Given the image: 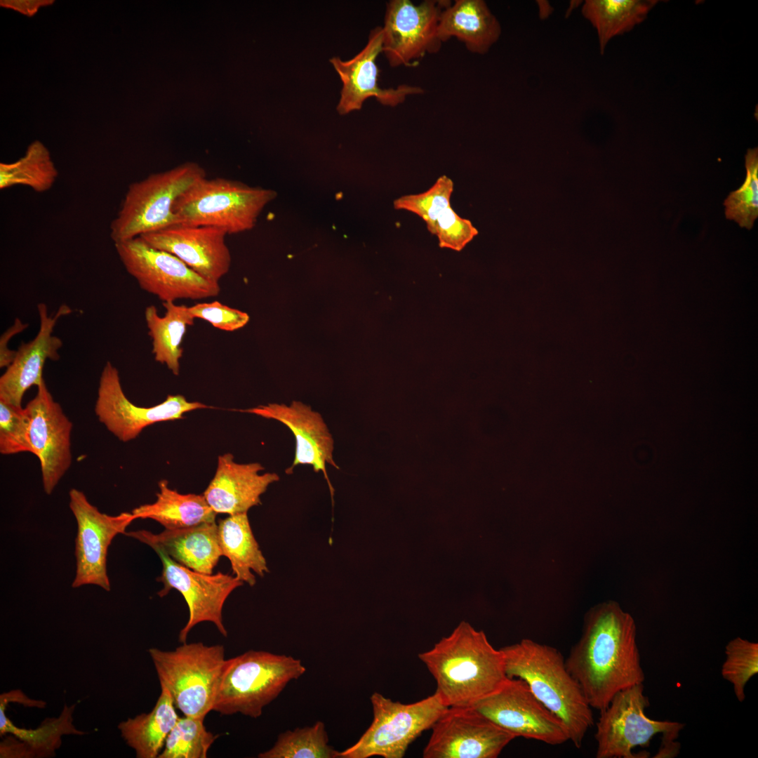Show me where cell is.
I'll list each match as a JSON object with an SVG mask.
<instances>
[{
	"instance_id": "2",
	"label": "cell",
	"mask_w": 758,
	"mask_h": 758,
	"mask_svg": "<svg viewBox=\"0 0 758 758\" xmlns=\"http://www.w3.org/2000/svg\"><path fill=\"white\" fill-rule=\"evenodd\" d=\"M436 681V692L448 707L474 706L507 681L500 649L485 633L461 622L447 637L418 654Z\"/></svg>"
},
{
	"instance_id": "27",
	"label": "cell",
	"mask_w": 758,
	"mask_h": 758,
	"mask_svg": "<svg viewBox=\"0 0 758 758\" xmlns=\"http://www.w3.org/2000/svg\"><path fill=\"white\" fill-rule=\"evenodd\" d=\"M157 500L135 508V519H151L165 529H177L215 521V513L204 495L182 494L169 488L166 480L159 482Z\"/></svg>"
},
{
	"instance_id": "34",
	"label": "cell",
	"mask_w": 758,
	"mask_h": 758,
	"mask_svg": "<svg viewBox=\"0 0 758 758\" xmlns=\"http://www.w3.org/2000/svg\"><path fill=\"white\" fill-rule=\"evenodd\" d=\"M746 176L743 185L724 201L725 215L740 227L751 230L758 217V149H748L745 155Z\"/></svg>"
},
{
	"instance_id": "32",
	"label": "cell",
	"mask_w": 758,
	"mask_h": 758,
	"mask_svg": "<svg viewBox=\"0 0 758 758\" xmlns=\"http://www.w3.org/2000/svg\"><path fill=\"white\" fill-rule=\"evenodd\" d=\"M259 758H337V750L328 745L325 724L317 721L311 726L288 730L278 736L270 749Z\"/></svg>"
},
{
	"instance_id": "23",
	"label": "cell",
	"mask_w": 758,
	"mask_h": 758,
	"mask_svg": "<svg viewBox=\"0 0 758 758\" xmlns=\"http://www.w3.org/2000/svg\"><path fill=\"white\" fill-rule=\"evenodd\" d=\"M124 535L161 550L176 563L197 572L212 574L222 553L219 545L215 521L159 533L146 530L126 532Z\"/></svg>"
},
{
	"instance_id": "33",
	"label": "cell",
	"mask_w": 758,
	"mask_h": 758,
	"mask_svg": "<svg viewBox=\"0 0 758 758\" xmlns=\"http://www.w3.org/2000/svg\"><path fill=\"white\" fill-rule=\"evenodd\" d=\"M203 719L179 717L168 733L159 758H206L219 735L207 731Z\"/></svg>"
},
{
	"instance_id": "8",
	"label": "cell",
	"mask_w": 758,
	"mask_h": 758,
	"mask_svg": "<svg viewBox=\"0 0 758 758\" xmlns=\"http://www.w3.org/2000/svg\"><path fill=\"white\" fill-rule=\"evenodd\" d=\"M276 196L272 190L205 177L180 195L173 211L178 224L211 226L227 234H237L251 230L264 207Z\"/></svg>"
},
{
	"instance_id": "16",
	"label": "cell",
	"mask_w": 758,
	"mask_h": 758,
	"mask_svg": "<svg viewBox=\"0 0 758 758\" xmlns=\"http://www.w3.org/2000/svg\"><path fill=\"white\" fill-rule=\"evenodd\" d=\"M162 562V572L157 581L163 583L158 595L163 597L172 589L183 596L189 609V619L180 630L178 640L186 642L190 630L198 623L211 622L225 637L227 632L223 623L224 604L234 590L244 583L235 576L218 572L205 574L185 567L171 559L161 550H155Z\"/></svg>"
},
{
	"instance_id": "31",
	"label": "cell",
	"mask_w": 758,
	"mask_h": 758,
	"mask_svg": "<svg viewBox=\"0 0 758 758\" xmlns=\"http://www.w3.org/2000/svg\"><path fill=\"white\" fill-rule=\"evenodd\" d=\"M74 705H66L58 718L48 719L36 729L18 728L6 715V707L0 706V734L10 733L22 740L29 757H45L55 754L61 745V736L65 734L82 735L84 733L75 729L72 714Z\"/></svg>"
},
{
	"instance_id": "14",
	"label": "cell",
	"mask_w": 758,
	"mask_h": 758,
	"mask_svg": "<svg viewBox=\"0 0 758 758\" xmlns=\"http://www.w3.org/2000/svg\"><path fill=\"white\" fill-rule=\"evenodd\" d=\"M205 408L208 406L200 402L188 401L180 394L168 395L156 406H138L126 396L119 371L108 361L99 379L95 413L109 432L119 440L127 442L135 439L149 425L180 419L185 413Z\"/></svg>"
},
{
	"instance_id": "35",
	"label": "cell",
	"mask_w": 758,
	"mask_h": 758,
	"mask_svg": "<svg viewBox=\"0 0 758 758\" xmlns=\"http://www.w3.org/2000/svg\"><path fill=\"white\" fill-rule=\"evenodd\" d=\"M725 655L721 674L732 684L738 700L743 702L747 683L758 672V644L736 637L726 644Z\"/></svg>"
},
{
	"instance_id": "1",
	"label": "cell",
	"mask_w": 758,
	"mask_h": 758,
	"mask_svg": "<svg viewBox=\"0 0 758 758\" xmlns=\"http://www.w3.org/2000/svg\"><path fill=\"white\" fill-rule=\"evenodd\" d=\"M592 708H606L619 691L645 679L632 616L613 601L585 614L582 634L565 659Z\"/></svg>"
},
{
	"instance_id": "37",
	"label": "cell",
	"mask_w": 758,
	"mask_h": 758,
	"mask_svg": "<svg viewBox=\"0 0 758 758\" xmlns=\"http://www.w3.org/2000/svg\"><path fill=\"white\" fill-rule=\"evenodd\" d=\"M29 425V415L25 408L0 400V453L3 455L32 453Z\"/></svg>"
},
{
	"instance_id": "20",
	"label": "cell",
	"mask_w": 758,
	"mask_h": 758,
	"mask_svg": "<svg viewBox=\"0 0 758 758\" xmlns=\"http://www.w3.org/2000/svg\"><path fill=\"white\" fill-rule=\"evenodd\" d=\"M37 311L38 333L32 340L21 343L13 362L0 378V400L15 406H22L23 396L29 388L37 387L44 381L43 371L46 361L60 359L58 351L63 343L53 331L58 320L69 314L72 309L62 304L50 314L47 305L40 302Z\"/></svg>"
},
{
	"instance_id": "18",
	"label": "cell",
	"mask_w": 758,
	"mask_h": 758,
	"mask_svg": "<svg viewBox=\"0 0 758 758\" xmlns=\"http://www.w3.org/2000/svg\"><path fill=\"white\" fill-rule=\"evenodd\" d=\"M382 46V27L378 26L370 32L367 44L354 58L346 61L338 57L330 59L343 84L336 107L340 114L359 110L370 98H375L383 105L395 107L410 95L423 93V89L416 86L403 84L388 88L380 86L376 60L383 53Z\"/></svg>"
},
{
	"instance_id": "24",
	"label": "cell",
	"mask_w": 758,
	"mask_h": 758,
	"mask_svg": "<svg viewBox=\"0 0 758 758\" xmlns=\"http://www.w3.org/2000/svg\"><path fill=\"white\" fill-rule=\"evenodd\" d=\"M439 36L446 42L456 38L470 52L484 55L498 41L502 28L484 0H456L441 13Z\"/></svg>"
},
{
	"instance_id": "29",
	"label": "cell",
	"mask_w": 758,
	"mask_h": 758,
	"mask_svg": "<svg viewBox=\"0 0 758 758\" xmlns=\"http://www.w3.org/2000/svg\"><path fill=\"white\" fill-rule=\"evenodd\" d=\"M656 0H586L582 14L596 29L601 54L609 41L642 22Z\"/></svg>"
},
{
	"instance_id": "41",
	"label": "cell",
	"mask_w": 758,
	"mask_h": 758,
	"mask_svg": "<svg viewBox=\"0 0 758 758\" xmlns=\"http://www.w3.org/2000/svg\"><path fill=\"white\" fill-rule=\"evenodd\" d=\"M53 1H1V5L16 10L26 15H33L41 6L52 4Z\"/></svg>"
},
{
	"instance_id": "5",
	"label": "cell",
	"mask_w": 758,
	"mask_h": 758,
	"mask_svg": "<svg viewBox=\"0 0 758 758\" xmlns=\"http://www.w3.org/2000/svg\"><path fill=\"white\" fill-rule=\"evenodd\" d=\"M649 700L643 684L617 693L608 706L600 711L595 740L597 758H646L647 752H632L636 747L649 746L653 737L661 733L662 743L655 757L676 756L680 745L674 741L684 724L651 719L645 714Z\"/></svg>"
},
{
	"instance_id": "17",
	"label": "cell",
	"mask_w": 758,
	"mask_h": 758,
	"mask_svg": "<svg viewBox=\"0 0 758 758\" xmlns=\"http://www.w3.org/2000/svg\"><path fill=\"white\" fill-rule=\"evenodd\" d=\"M25 408L30 420L32 453L41 466L43 488L51 495L72 462V423L53 397L45 381L37 387Z\"/></svg>"
},
{
	"instance_id": "25",
	"label": "cell",
	"mask_w": 758,
	"mask_h": 758,
	"mask_svg": "<svg viewBox=\"0 0 758 758\" xmlns=\"http://www.w3.org/2000/svg\"><path fill=\"white\" fill-rule=\"evenodd\" d=\"M218 536L222 556L230 560L234 576L238 580L253 586L256 579L252 571L261 577L269 572L247 512L230 514L219 520Z\"/></svg>"
},
{
	"instance_id": "6",
	"label": "cell",
	"mask_w": 758,
	"mask_h": 758,
	"mask_svg": "<svg viewBox=\"0 0 758 758\" xmlns=\"http://www.w3.org/2000/svg\"><path fill=\"white\" fill-rule=\"evenodd\" d=\"M205 177L200 165L187 161L132 182L110 224L112 240L116 244L178 224L176 201Z\"/></svg>"
},
{
	"instance_id": "13",
	"label": "cell",
	"mask_w": 758,
	"mask_h": 758,
	"mask_svg": "<svg viewBox=\"0 0 758 758\" xmlns=\"http://www.w3.org/2000/svg\"><path fill=\"white\" fill-rule=\"evenodd\" d=\"M69 508L77 523L76 573L72 586L77 588L94 585L110 591L107 572L108 548L115 536L124 534L136 519L132 512L115 516L102 513L83 491L77 488L69 491Z\"/></svg>"
},
{
	"instance_id": "7",
	"label": "cell",
	"mask_w": 758,
	"mask_h": 758,
	"mask_svg": "<svg viewBox=\"0 0 758 758\" xmlns=\"http://www.w3.org/2000/svg\"><path fill=\"white\" fill-rule=\"evenodd\" d=\"M160 686L185 716L204 719L213 710L226 662L222 645L183 643L173 651L150 648Z\"/></svg>"
},
{
	"instance_id": "4",
	"label": "cell",
	"mask_w": 758,
	"mask_h": 758,
	"mask_svg": "<svg viewBox=\"0 0 758 758\" xmlns=\"http://www.w3.org/2000/svg\"><path fill=\"white\" fill-rule=\"evenodd\" d=\"M306 672L300 659L265 651L249 650L226 660L213 711L259 717L287 684Z\"/></svg>"
},
{
	"instance_id": "28",
	"label": "cell",
	"mask_w": 758,
	"mask_h": 758,
	"mask_svg": "<svg viewBox=\"0 0 758 758\" xmlns=\"http://www.w3.org/2000/svg\"><path fill=\"white\" fill-rule=\"evenodd\" d=\"M163 306L166 310L164 316L159 314L155 306L147 307L145 319L155 361L166 365L175 375H178L183 352L181 343L187 328L194 324L195 318L185 305L169 302H163Z\"/></svg>"
},
{
	"instance_id": "19",
	"label": "cell",
	"mask_w": 758,
	"mask_h": 758,
	"mask_svg": "<svg viewBox=\"0 0 758 758\" xmlns=\"http://www.w3.org/2000/svg\"><path fill=\"white\" fill-rule=\"evenodd\" d=\"M227 235L215 227L176 224L140 237L174 255L207 280L219 283L231 265Z\"/></svg>"
},
{
	"instance_id": "10",
	"label": "cell",
	"mask_w": 758,
	"mask_h": 758,
	"mask_svg": "<svg viewBox=\"0 0 758 758\" xmlns=\"http://www.w3.org/2000/svg\"><path fill=\"white\" fill-rule=\"evenodd\" d=\"M126 272L146 292L163 302L215 297L219 283L204 278L174 255L155 248L141 237L114 244Z\"/></svg>"
},
{
	"instance_id": "12",
	"label": "cell",
	"mask_w": 758,
	"mask_h": 758,
	"mask_svg": "<svg viewBox=\"0 0 758 758\" xmlns=\"http://www.w3.org/2000/svg\"><path fill=\"white\" fill-rule=\"evenodd\" d=\"M431 729L424 758H496L516 738L474 706L448 707Z\"/></svg>"
},
{
	"instance_id": "15",
	"label": "cell",
	"mask_w": 758,
	"mask_h": 758,
	"mask_svg": "<svg viewBox=\"0 0 758 758\" xmlns=\"http://www.w3.org/2000/svg\"><path fill=\"white\" fill-rule=\"evenodd\" d=\"M474 707L515 737L557 745L569 740L561 719L533 693L519 678H509L496 693Z\"/></svg>"
},
{
	"instance_id": "39",
	"label": "cell",
	"mask_w": 758,
	"mask_h": 758,
	"mask_svg": "<svg viewBox=\"0 0 758 758\" xmlns=\"http://www.w3.org/2000/svg\"><path fill=\"white\" fill-rule=\"evenodd\" d=\"M195 318L210 323L215 328L225 331H234L244 327L249 321V316L244 312L220 303L219 301L197 303L189 307Z\"/></svg>"
},
{
	"instance_id": "21",
	"label": "cell",
	"mask_w": 758,
	"mask_h": 758,
	"mask_svg": "<svg viewBox=\"0 0 758 758\" xmlns=\"http://www.w3.org/2000/svg\"><path fill=\"white\" fill-rule=\"evenodd\" d=\"M241 411L276 420L285 425L293 434L295 440V457L286 470L291 474L299 465H311L315 472H321L333 494L328 479L326 465L339 467L333 459L334 441L321 415L301 401H293L289 405L268 404Z\"/></svg>"
},
{
	"instance_id": "26",
	"label": "cell",
	"mask_w": 758,
	"mask_h": 758,
	"mask_svg": "<svg viewBox=\"0 0 758 758\" xmlns=\"http://www.w3.org/2000/svg\"><path fill=\"white\" fill-rule=\"evenodd\" d=\"M175 708L169 691L161 686L160 695L149 712L128 718L119 724L121 736L134 750L136 757H159L168 733L179 718Z\"/></svg>"
},
{
	"instance_id": "36",
	"label": "cell",
	"mask_w": 758,
	"mask_h": 758,
	"mask_svg": "<svg viewBox=\"0 0 758 758\" xmlns=\"http://www.w3.org/2000/svg\"><path fill=\"white\" fill-rule=\"evenodd\" d=\"M453 182L446 175L439 177L427 191L402 196L394 201V207L416 214L426 223L428 231L432 234L439 214L451 206V197L453 192Z\"/></svg>"
},
{
	"instance_id": "11",
	"label": "cell",
	"mask_w": 758,
	"mask_h": 758,
	"mask_svg": "<svg viewBox=\"0 0 758 758\" xmlns=\"http://www.w3.org/2000/svg\"><path fill=\"white\" fill-rule=\"evenodd\" d=\"M445 0H392L386 4L383 32V53L392 67H411L427 54L439 51L443 42L438 33Z\"/></svg>"
},
{
	"instance_id": "9",
	"label": "cell",
	"mask_w": 758,
	"mask_h": 758,
	"mask_svg": "<svg viewBox=\"0 0 758 758\" xmlns=\"http://www.w3.org/2000/svg\"><path fill=\"white\" fill-rule=\"evenodd\" d=\"M373 721L359 739L337 758H402L408 746L432 728L448 706L438 693L412 703L393 701L380 693L371 696Z\"/></svg>"
},
{
	"instance_id": "22",
	"label": "cell",
	"mask_w": 758,
	"mask_h": 758,
	"mask_svg": "<svg viewBox=\"0 0 758 758\" xmlns=\"http://www.w3.org/2000/svg\"><path fill=\"white\" fill-rule=\"evenodd\" d=\"M263 470L258 463H237L231 453L220 456L215 474L203 495L217 514L247 512L260 505L261 495L279 480L274 472L260 474Z\"/></svg>"
},
{
	"instance_id": "40",
	"label": "cell",
	"mask_w": 758,
	"mask_h": 758,
	"mask_svg": "<svg viewBox=\"0 0 758 758\" xmlns=\"http://www.w3.org/2000/svg\"><path fill=\"white\" fill-rule=\"evenodd\" d=\"M28 327V324L23 323L19 318H16L12 326H11L0 338V367L8 368L13 362L16 350H11L8 348V343L11 339L15 335L22 332Z\"/></svg>"
},
{
	"instance_id": "38",
	"label": "cell",
	"mask_w": 758,
	"mask_h": 758,
	"mask_svg": "<svg viewBox=\"0 0 758 758\" xmlns=\"http://www.w3.org/2000/svg\"><path fill=\"white\" fill-rule=\"evenodd\" d=\"M432 234L437 237L441 248L460 251L478 234V230L450 206L439 214Z\"/></svg>"
},
{
	"instance_id": "42",
	"label": "cell",
	"mask_w": 758,
	"mask_h": 758,
	"mask_svg": "<svg viewBox=\"0 0 758 758\" xmlns=\"http://www.w3.org/2000/svg\"><path fill=\"white\" fill-rule=\"evenodd\" d=\"M9 702H16L25 706L39 708H43L46 706L45 702L30 699L20 690H13L1 695L0 705L6 706Z\"/></svg>"
},
{
	"instance_id": "3",
	"label": "cell",
	"mask_w": 758,
	"mask_h": 758,
	"mask_svg": "<svg viewBox=\"0 0 758 758\" xmlns=\"http://www.w3.org/2000/svg\"><path fill=\"white\" fill-rule=\"evenodd\" d=\"M500 649L507 677L524 680L535 696L561 719L569 740L580 748L594 723L592 707L561 652L530 639Z\"/></svg>"
},
{
	"instance_id": "30",
	"label": "cell",
	"mask_w": 758,
	"mask_h": 758,
	"mask_svg": "<svg viewBox=\"0 0 758 758\" xmlns=\"http://www.w3.org/2000/svg\"><path fill=\"white\" fill-rule=\"evenodd\" d=\"M58 176L48 149L39 140L32 142L18 160L0 163V190L22 185L43 193L53 186Z\"/></svg>"
}]
</instances>
